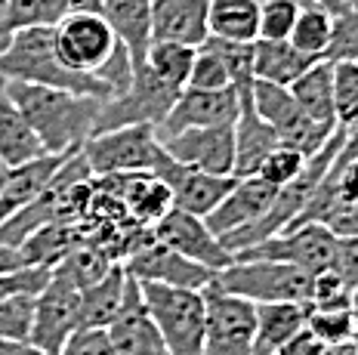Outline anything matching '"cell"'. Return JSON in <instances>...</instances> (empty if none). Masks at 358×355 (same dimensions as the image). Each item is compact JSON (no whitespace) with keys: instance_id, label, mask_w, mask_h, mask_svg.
I'll list each match as a JSON object with an SVG mask.
<instances>
[{"instance_id":"cell-1","label":"cell","mask_w":358,"mask_h":355,"mask_svg":"<svg viewBox=\"0 0 358 355\" xmlns=\"http://www.w3.org/2000/svg\"><path fill=\"white\" fill-rule=\"evenodd\" d=\"M6 93L16 102L19 112L25 115V121L31 124V130L37 133L47 154L80 152L87 139L93 136L96 117L102 112V99L56 90V87H34V84H19V80H6Z\"/></svg>"},{"instance_id":"cell-46","label":"cell","mask_w":358,"mask_h":355,"mask_svg":"<svg viewBox=\"0 0 358 355\" xmlns=\"http://www.w3.org/2000/svg\"><path fill=\"white\" fill-rule=\"evenodd\" d=\"M6 176H10V167L0 161V189H3V182H6Z\"/></svg>"},{"instance_id":"cell-47","label":"cell","mask_w":358,"mask_h":355,"mask_svg":"<svg viewBox=\"0 0 358 355\" xmlns=\"http://www.w3.org/2000/svg\"><path fill=\"white\" fill-rule=\"evenodd\" d=\"M257 3L263 6V3H272V0H257ZM296 3H300V6H315V3H312V0H296Z\"/></svg>"},{"instance_id":"cell-2","label":"cell","mask_w":358,"mask_h":355,"mask_svg":"<svg viewBox=\"0 0 358 355\" xmlns=\"http://www.w3.org/2000/svg\"><path fill=\"white\" fill-rule=\"evenodd\" d=\"M0 78L19 80V84H34V87H56V90L93 96V99H102V102L115 99V93L102 80L65 68L62 59L56 56L53 28H22V31H13L6 47L0 50Z\"/></svg>"},{"instance_id":"cell-9","label":"cell","mask_w":358,"mask_h":355,"mask_svg":"<svg viewBox=\"0 0 358 355\" xmlns=\"http://www.w3.org/2000/svg\"><path fill=\"white\" fill-rule=\"evenodd\" d=\"M334 254H337V235L324 223H303V226L285 229V232L259 241L257 247L238 254L235 260L287 263V266L309 272V275H318V272L331 269Z\"/></svg>"},{"instance_id":"cell-5","label":"cell","mask_w":358,"mask_h":355,"mask_svg":"<svg viewBox=\"0 0 358 355\" xmlns=\"http://www.w3.org/2000/svg\"><path fill=\"white\" fill-rule=\"evenodd\" d=\"M179 90H170L167 84H161L152 71L145 68H133V84L130 90L115 96V99L102 102V112L96 117V130L93 136L108 130H121V127H155L158 130L164 124V117L170 115Z\"/></svg>"},{"instance_id":"cell-25","label":"cell","mask_w":358,"mask_h":355,"mask_svg":"<svg viewBox=\"0 0 358 355\" xmlns=\"http://www.w3.org/2000/svg\"><path fill=\"white\" fill-rule=\"evenodd\" d=\"M287 90L306 117L327 124V127H337V115H334V62L318 59Z\"/></svg>"},{"instance_id":"cell-24","label":"cell","mask_w":358,"mask_h":355,"mask_svg":"<svg viewBox=\"0 0 358 355\" xmlns=\"http://www.w3.org/2000/svg\"><path fill=\"white\" fill-rule=\"evenodd\" d=\"M124 284H127V269L124 263H115L93 287L80 291V331L111 328V321L124 306Z\"/></svg>"},{"instance_id":"cell-39","label":"cell","mask_w":358,"mask_h":355,"mask_svg":"<svg viewBox=\"0 0 358 355\" xmlns=\"http://www.w3.org/2000/svg\"><path fill=\"white\" fill-rule=\"evenodd\" d=\"M331 269L349 287V294L358 291V238H337V254H334Z\"/></svg>"},{"instance_id":"cell-6","label":"cell","mask_w":358,"mask_h":355,"mask_svg":"<svg viewBox=\"0 0 358 355\" xmlns=\"http://www.w3.org/2000/svg\"><path fill=\"white\" fill-rule=\"evenodd\" d=\"M80 331V287L53 266L50 281L34 300V328L28 343L47 355H62L65 343Z\"/></svg>"},{"instance_id":"cell-42","label":"cell","mask_w":358,"mask_h":355,"mask_svg":"<svg viewBox=\"0 0 358 355\" xmlns=\"http://www.w3.org/2000/svg\"><path fill=\"white\" fill-rule=\"evenodd\" d=\"M6 6H10V0H0V50H3L6 41H10V28H6Z\"/></svg>"},{"instance_id":"cell-7","label":"cell","mask_w":358,"mask_h":355,"mask_svg":"<svg viewBox=\"0 0 358 355\" xmlns=\"http://www.w3.org/2000/svg\"><path fill=\"white\" fill-rule=\"evenodd\" d=\"M161 143L155 127H121L99 136H90L84 143V154L93 180L117 173H152L158 161Z\"/></svg>"},{"instance_id":"cell-11","label":"cell","mask_w":358,"mask_h":355,"mask_svg":"<svg viewBox=\"0 0 358 355\" xmlns=\"http://www.w3.org/2000/svg\"><path fill=\"white\" fill-rule=\"evenodd\" d=\"M152 173L170 189L176 210H185L201 219L210 217L216 207H220V201L238 182V176H213V173H201L195 167L179 164V161H173L164 149L158 152V161H155Z\"/></svg>"},{"instance_id":"cell-38","label":"cell","mask_w":358,"mask_h":355,"mask_svg":"<svg viewBox=\"0 0 358 355\" xmlns=\"http://www.w3.org/2000/svg\"><path fill=\"white\" fill-rule=\"evenodd\" d=\"M62 355H117V349L106 328H93V331H78L65 343Z\"/></svg>"},{"instance_id":"cell-35","label":"cell","mask_w":358,"mask_h":355,"mask_svg":"<svg viewBox=\"0 0 358 355\" xmlns=\"http://www.w3.org/2000/svg\"><path fill=\"white\" fill-rule=\"evenodd\" d=\"M303 6L296 0H272L259 6V41H290Z\"/></svg>"},{"instance_id":"cell-14","label":"cell","mask_w":358,"mask_h":355,"mask_svg":"<svg viewBox=\"0 0 358 355\" xmlns=\"http://www.w3.org/2000/svg\"><path fill=\"white\" fill-rule=\"evenodd\" d=\"M161 149L179 164L195 167L201 173L235 176V127L182 130L164 139Z\"/></svg>"},{"instance_id":"cell-12","label":"cell","mask_w":358,"mask_h":355,"mask_svg":"<svg viewBox=\"0 0 358 355\" xmlns=\"http://www.w3.org/2000/svg\"><path fill=\"white\" fill-rule=\"evenodd\" d=\"M152 238L161 241L164 247H170L173 254L185 256V260L216 272V275L235 263V256L222 247V241L207 229L204 219L192 217V213H185V210H176V207L158 226H152Z\"/></svg>"},{"instance_id":"cell-18","label":"cell","mask_w":358,"mask_h":355,"mask_svg":"<svg viewBox=\"0 0 358 355\" xmlns=\"http://www.w3.org/2000/svg\"><path fill=\"white\" fill-rule=\"evenodd\" d=\"M250 90H238V121H235V176L238 180H248L257 176V170L263 167V161L278 149V136L268 124L253 112V99Z\"/></svg>"},{"instance_id":"cell-34","label":"cell","mask_w":358,"mask_h":355,"mask_svg":"<svg viewBox=\"0 0 358 355\" xmlns=\"http://www.w3.org/2000/svg\"><path fill=\"white\" fill-rule=\"evenodd\" d=\"M327 62H358V10L346 6L334 16V31L327 43Z\"/></svg>"},{"instance_id":"cell-23","label":"cell","mask_w":358,"mask_h":355,"mask_svg":"<svg viewBox=\"0 0 358 355\" xmlns=\"http://www.w3.org/2000/svg\"><path fill=\"white\" fill-rule=\"evenodd\" d=\"M315 56H306L290 41H257L253 43V78L268 84L290 87L315 65Z\"/></svg>"},{"instance_id":"cell-8","label":"cell","mask_w":358,"mask_h":355,"mask_svg":"<svg viewBox=\"0 0 358 355\" xmlns=\"http://www.w3.org/2000/svg\"><path fill=\"white\" fill-rule=\"evenodd\" d=\"M204 355H253L257 306L226 294L216 281L204 287Z\"/></svg>"},{"instance_id":"cell-16","label":"cell","mask_w":358,"mask_h":355,"mask_svg":"<svg viewBox=\"0 0 358 355\" xmlns=\"http://www.w3.org/2000/svg\"><path fill=\"white\" fill-rule=\"evenodd\" d=\"M108 337L115 343L117 355H170L164 337L155 328L152 315L145 312L143 294H139V281L133 275H127L124 284V306L117 318L111 321Z\"/></svg>"},{"instance_id":"cell-27","label":"cell","mask_w":358,"mask_h":355,"mask_svg":"<svg viewBox=\"0 0 358 355\" xmlns=\"http://www.w3.org/2000/svg\"><path fill=\"white\" fill-rule=\"evenodd\" d=\"M74 13H99V0H10L6 6V28H56Z\"/></svg>"},{"instance_id":"cell-21","label":"cell","mask_w":358,"mask_h":355,"mask_svg":"<svg viewBox=\"0 0 358 355\" xmlns=\"http://www.w3.org/2000/svg\"><path fill=\"white\" fill-rule=\"evenodd\" d=\"M309 303H268L257 306V337L253 355H278L306 328Z\"/></svg>"},{"instance_id":"cell-36","label":"cell","mask_w":358,"mask_h":355,"mask_svg":"<svg viewBox=\"0 0 358 355\" xmlns=\"http://www.w3.org/2000/svg\"><path fill=\"white\" fill-rule=\"evenodd\" d=\"M306 161H309V158H303L300 152L278 145V149H275L263 161V167L257 170V180H263L266 186H272V189H285V186H290V182L303 173Z\"/></svg>"},{"instance_id":"cell-45","label":"cell","mask_w":358,"mask_h":355,"mask_svg":"<svg viewBox=\"0 0 358 355\" xmlns=\"http://www.w3.org/2000/svg\"><path fill=\"white\" fill-rule=\"evenodd\" d=\"M19 343H6V340H0V355H10L13 349H16Z\"/></svg>"},{"instance_id":"cell-50","label":"cell","mask_w":358,"mask_h":355,"mask_svg":"<svg viewBox=\"0 0 358 355\" xmlns=\"http://www.w3.org/2000/svg\"><path fill=\"white\" fill-rule=\"evenodd\" d=\"M355 10H358V0H355Z\"/></svg>"},{"instance_id":"cell-17","label":"cell","mask_w":358,"mask_h":355,"mask_svg":"<svg viewBox=\"0 0 358 355\" xmlns=\"http://www.w3.org/2000/svg\"><path fill=\"white\" fill-rule=\"evenodd\" d=\"M275 195H278V189L266 186V182L257 180V176L238 180L235 189L222 198L220 207H216L204 223L216 238H222V235L238 232V229H244V226L257 223L259 217H266L268 207H272V201H275Z\"/></svg>"},{"instance_id":"cell-37","label":"cell","mask_w":358,"mask_h":355,"mask_svg":"<svg viewBox=\"0 0 358 355\" xmlns=\"http://www.w3.org/2000/svg\"><path fill=\"white\" fill-rule=\"evenodd\" d=\"M50 272L53 269H41V266H25V269H16V272H6L0 275V303L10 300V297H19V294H41L50 281Z\"/></svg>"},{"instance_id":"cell-4","label":"cell","mask_w":358,"mask_h":355,"mask_svg":"<svg viewBox=\"0 0 358 355\" xmlns=\"http://www.w3.org/2000/svg\"><path fill=\"white\" fill-rule=\"evenodd\" d=\"M232 297H241L253 306L268 303H309L312 300V275L287 263L266 260H235L213 278Z\"/></svg>"},{"instance_id":"cell-30","label":"cell","mask_w":358,"mask_h":355,"mask_svg":"<svg viewBox=\"0 0 358 355\" xmlns=\"http://www.w3.org/2000/svg\"><path fill=\"white\" fill-rule=\"evenodd\" d=\"M306 328L322 340L327 349H334V346H346V343L355 340V324H352L349 306H343V309H312L309 306Z\"/></svg>"},{"instance_id":"cell-20","label":"cell","mask_w":358,"mask_h":355,"mask_svg":"<svg viewBox=\"0 0 358 355\" xmlns=\"http://www.w3.org/2000/svg\"><path fill=\"white\" fill-rule=\"evenodd\" d=\"M99 13L130 53L133 68H143L152 47V0H99Z\"/></svg>"},{"instance_id":"cell-43","label":"cell","mask_w":358,"mask_h":355,"mask_svg":"<svg viewBox=\"0 0 358 355\" xmlns=\"http://www.w3.org/2000/svg\"><path fill=\"white\" fill-rule=\"evenodd\" d=\"M312 3H315V6H322V10H327V13H331V16H337V13L346 10V6H343L340 0H312Z\"/></svg>"},{"instance_id":"cell-28","label":"cell","mask_w":358,"mask_h":355,"mask_svg":"<svg viewBox=\"0 0 358 355\" xmlns=\"http://www.w3.org/2000/svg\"><path fill=\"white\" fill-rule=\"evenodd\" d=\"M192 65H195V47H185V43L152 41V47L145 53V68L161 84H167L170 90H179V93L189 87Z\"/></svg>"},{"instance_id":"cell-49","label":"cell","mask_w":358,"mask_h":355,"mask_svg":"<svg viewBox=\"0 0 358 355\" xmlns=\"http://www.w3.org/2000/svg\"><path fill=\"white\" fill-rule=\"evenodd\" d=\"M340 3H343V6H355V0H340Z\"/></svg>"},{"instance_id":"cell-22","label":"cell","mask_w":358,"mask_h":355,"mask_svg":"<svg viewBox=\"0 0 358 355\" xmlns=\"http://www.w3.org/2000/svg\"><path fill=\"white\" fill-rule=\"evenodd\" d=\"M43 145L25 121V115L16 108V102L6 93V80H0V161L6 167H22L43 158Z\"/></svg>"},{"instance_id":"cell-10","label":"cell","mask_w":358,"mask_h":355,"mask_svg":"<svg viewBox=\"0 0 358 355\" xmlns=\"http://www.w3.org/2000/svg\"><path fill=\"white\" fill-rule=\"evenodd\" d=\"M53 41L56 56L62 59L65 68L93 78L121 47L102 13H74V16L62 19L53 28Z\"/></svg>"},{"instance_id":"cell-44","label":"cell","mask_w":358,"mask_h":355,"mask_svg":"<svg viewBox=\"0 0 358 355\" xmlns=\"http://www.w3.org/2000/svg\"><path fill=\"white\" fill-rule=\"evenodd\" d=\"M349 312H352V324H355V334H358V291L352 294V303H349Z\"/></svg>"},{"instance_id":"cell-19","label":"cell","mask_w":358,"mask_h":355,"mask_svg":"<svg viewBox=\"0 0 358 355\" xmlns=\"http://www.w3.org/2000/svg\"><path fill=\"white\" fill-rule=\"evenodd\" d=\"M207 38V0H152V41H173L198 50Z\"/></svg>"},{"instance_id":"cell-41","label":"cell","mask_w":358,"mask_h":355,"mask_svg":"<svg viewBox=\"0 0 358 355\" xmlns=\"http://www.w3.org/2000/svg\"><path fill=\"white\" fill-rule=\"evenodd\" d=\"M16 269H25V260H22V254L16 247H3L0 244V275H6V272H16Z\"/></svg>"},{"instance_id":"cell-48","label":"cell","mask_w":358,"mask_h":355,"mask_svg":"<svg viewBox=\"0 0 358 355\" xmlns=\"http://www.w3.org/2000/svg\"><path fill=\"white\" fill-rule=\"evenodd\" d=\"M349 133H352V136H355V139H358V121H355V124H352V127H349Z\"/></svg>"},{"instance_id":"cell-26","label":"cell","mask_w":358,"mask_h":355,"mask_svg":"<svg viewBox=\"0 0 358 355\" xmlns=\"http://www.w3.org/2000/svg\"><path fill=\"white\" fill-rule=\"evenodd\" d=\"M210 38L229 43L259 41V3L257 0H207Z\"/></svg>"},{"instance_id":"cell-3","label":"cell","mask_w":358,"mask_h":355,"mask_svg":"<svg viewBox=\"0 0 358 355\" xmlns=\"http://www.w3.org/2000/svg\"><path fill=\"white\" fill-rule=\"evenodd\" d=\"M139 294L170 355H204V291L139 281Z\"/></svg>"},{"instance_id":"cell-29","label":"cell","mask_w":358,"mask_h":355,"mask_svg":"<svg viewBox=\"0 0 358 355\" xmlns=\"http://www.w3.org/2000/svg\"><path fill=\"white\" fill-rule=\"evenodd\" d=\"M331 31H334V16L322 6H303L300 16H296L294 34H290V43H294L300 53L324 59L327 43H331Z\"/></svg>"},{"instance_id":"cell-40","label":"cell","mask_w":358,"mask_h":355,"mask_svg":"<svg viewBox=\"0 0 358 355\" xmlns=\"http://www.w3.org/2000/svg\"><path fill=\"white\" fill-rule=\"evenodd\" d=\"M324 352H327V346H324L315 334H312L309 328H303L300 334L290 340V343H287L278 355H324Z\"/></svg>"},{"instance_id":"cell-32","label":"cell","mask_w":358,"mask_h":355,"mask_svg":"<svg viewBox=\"0 0 358 355\" xmlns=\"http://www.w3.org/2000/svg\"><path fill=\"white\" fill-rule=\"evenodd\" d=\"M334 115L346 130L358 121V62H334Z\"/></svg>"},{"instance_id":"cell-15","label":"cell","mask_w":358,"mask_h":355,"mask_svg":"<svg viewBox=\"0 0 358 355\" xmlns=\"http://www.w3.org/2000/svg\"><path fill=\"white\" fill-rule=\"evenodd\" d=\"M124 269H127V275H133L136 281L167 284V287H189V291H204L216 278V272L173 254V250L164 247L155 238H148L139 250H133L124 260Z\"/></svg>"},{"instance_id":"cell-33","label":"cell","mask_w":358,"mask_h":355,"mask_svg":"<svg viewBox=\"0 0 358 355\" xmlns=\"http://www.w3.org/2000/svg\"><path fill=\"white\" fill-rule=\"evenodd\" d=\"M189 87L192 90H229L232 87L226 62H222V56L207 41H204V47L195 50V65H192Z\"/></svg>"},{"instance_id":"cell-13","label":"cell","mask_w":358,"mask_h":355,"mask_svg":"<svg viewBox=\"0 0 358 355\" xmlns=\"http://www.w3.org/2000/svg\"><path fill=\"white\" fill-rule=\"evenodd\" d=\"M238 112H241V106H238L235 87H229V90H192V87H185L155 133H158V143H164L182 130L235 127Z\"/></svg>"},{"instance_id":"cell-31","label":"cell","mask_w":358,"mask_h":355,"mask_svg":"<svg viewBox=\"0 0 358 355\" xmlns=\"http://www.w3.org/2000/svg\"><path fill=\"white\" fill-rule=\"evenodd\" d=\"M34 294H19L0 303V340L6 343H28L34 328Z\"/></svg>"}]
</instances>
